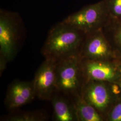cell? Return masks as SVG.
Masks as SVG:
<instances>
[{"instance_id":"e0dca14e","label":"cell","mask_w":121,"mask_h":121,"mask_svg":"<svg viewBox=\"0 0 121 121\" xmlns=\"http://www.w3.org/2000/svg\"><path fill=\"white\" fill-rule=\"evenodd\" d=\"M117 60H118L119 65V67H120V68L121 71V56H119V57L117 58Z\"/></svg>"},{"instance_id":"9c48e42d","label":"cell","mask_w":121,"mask_h":121,"mask_svg":"<svg viewBox=\"0 0 121 121\" xmlns=\"http://www.w3.org/2000/svg\"><path fill=\"white\" fill-rule=\"evenodd\" d=\"M36 96L33 81L15 80L9 86L4 100L9 110H13L30 103Z\"/></svg>"},{"instance_id":"7a4b0ae2","label":"cell","mask_w":121,"mask_h":121,"mask_svg":"<svg viewBox=\"0 0 121 121\" xmlns=\"http://www.w3.org/2000/svg\"><path fill=\"white\" fill-rule=\"evenodd\" d=\"M81 95L106 119L121 91L116 82L85 80Z\"/></svg>"},{"instance_id":"7c38bea8","label":"cell","mask_w":121,"mask_h":121,"mask_svg":"<svg viewBox=\"0 0 121 121\" xmlns=\"http://www.w3.org/2000/svg\"><path fill=\"white\" fill-rule=\"evenodd\" d=\"M102 30L117 56H121V19H109Z\"/></svg>"},{"instance_id":"30bf717a","label":"cell","mask_w":121,"mask_h":121,"mask_svg":"<svg viewBox=\"0 0 121 121\" xmlns=\"http://www.w3.org/2000/svg\"><path fill=\"white\" fill-rule=\"evenodd\" d=\"M56 91L50 100L53 108L52 119L55 121H78L75 108L71 99L65 98Z\"/></svg>"},{"instance_id":"ac0fdd59","label":"cell","mask_w":121,"mask_h":121,"mask_svg":"<svg viewBox=\"0 0 121 121\" xmlns=\"http://www.w3.org/2000/svg\"><path fill=\"white\" fill-rule=\"evenodd\" d=\"M116 83L118 85V86H119V87H120V90H121V78L118 82H117Z\"/></svg>"},{"instance_id":"5b68a950","label":"cell","mask_w":121,"mask_h":121,"mask_svg":"<svg viewBox=\"0 0 121 121\" xmlns=\"http://www.w3.org/2000/svg\"><path fill=\"white\" fill-rule=\"evenodd\" d=\"M109 17L104 0L87 5L62 21L85 35L103 29Z\"/></svg>"},{"instance_id":"6da1fadb","label":"cell","mask_w":121,"mask_h":121,"mask_svg":"<svg viewBox=\"0 0 121 121\" xmlns=\"http://www.w3.org/2000/svg\"><path fill=\"white\" fill-rule=\"evenodd\" d=\"M86 35L63 21L53 26L41 49L45 59L59 61L79 55Z\"/></svg>"},{"instance_id":"5bb4252c","label":"cell","mask_w":121,"mask_h":121,"mask_svg":"<svg viewBox=\"0 0 121 121\" xmlns=\"http://www.w3.org/2000/svg\"><path fill=\"white\" fill-rule=\"evenodd\" d=\"M111 20L121 19V0H104Z\"/></svg>"},{"instance_id":"8fae6325","label":"cell","mask_w":121,"mask_h":121,"mask_svg":"<svg viewBox=\"0 0 121 121\" xmlns=\"http://www.w3.org/2000/svg\"><path fill=\"white\" fill-rule=\"evenodd\" d=\"M74 105L78 121H105L98 111L80 94L70 97Z\"/></svg>"},{"instance_id":"ba28073f","label":"cell","mask_w":121,"mask_h":121,"mask_svg":"<svg viewBox=\"0 0 121 121\" xmlns=\"http://www.w3.org/2000/svg\"><path fill=\"white\" fill-rule=\"evenodd\" d=\"M57 61L45 59L35 72L32 80L36 96L39 99L50 101L56 91Z\"/></svg>"},{"instance_id":"2e32d148","label":"cell","mask_w":121,"mask_h":121,"mask_svg":"<svg viewBox=\"0 0 121 121\" xmlns=\"http://www.w3.org/2000/svg\"><path fill=\"white\" fill-rule=\"evenodd\" d=\"M8 61L5 59L4 57L0 56V75L3 73L4 69L6 68V66Z\"/></svg>"},{"instance_id":"52a82bcc","label":"cell","mask_w":121,"mask_h":121,"mask_svg":"<svg viewBox=\"0 0 121 121\" xmlns=\"http://www.w3.org/2000/svg\"><path fill=\"white\" fill-rule=\"evenodd\" d=\"M85 80L117 82L121 78L117 58L109 60H81Z\"/></svg>"},{"instance_id":"3957f363","label":"cell","mask_w":121,"mask_h":121,"mask_svg":"<svg viewBox=\"0 0 121 121\" xmlns=\"http://www.w3.org/2000/svg\"><path fill=\"white\" fill-rule=\"evenodd\" d=\"M22 23L16 12L0 9V56L8 62L13 60L22 40Z\"/></svg>"},{"instance_id":"277c9868","label":"cell","mask_w":121,"mask_h":121,"mask_svg":"<svg viewBox=\"0 0 121 121\" xmlns=\"http://www.w3.org/2000/svg\"><path fill=\"white\" fill-rule=\"evenodd\" d=\"M84 82L79 56H70L57 61L56 91L70 97L81 93Z\"/></svg>"},{"instance_id":"4fadbf2b","label":"cell","mask_w":121,"mask_h":121,"mask_svg":"<svg viewBox=\"0 0 121 121\" xmlns=\"http://www.w3.org/2000/svg\"><path fill=\"white\" fill-rule=\"evenodd\" d=\"M48 118V114L44 111L36 110L13 113L4 119L8 121H45Z\"/></svg>"},{"instance_id":"8992f818","label":"cell","mask_w":121,"mask_h":121,"mask_svg":"<svg viewBox=\"0 0 121 121\" xmlns=\"http://www.w3.org/2000/svg\"><path fill=\"white\" fill-rule=\"evenodd\" d=\"M81 60H109L118 57L101 30L86 34L79 53Z\"/></svg>"},{"instance_id":"9a60e30c","label":"cell","mask_w":121,"mask_h":121,"mask_svg":"<svg viewBox=\"0 0 121 121\" xmlns=\"http://www.w3.org/2000/svg\"><path fill=\"white\" fill-rule=\"evenodd\" d=\"M105 121H121V95L108 112Z\"/></svg>"}]
</instances>
